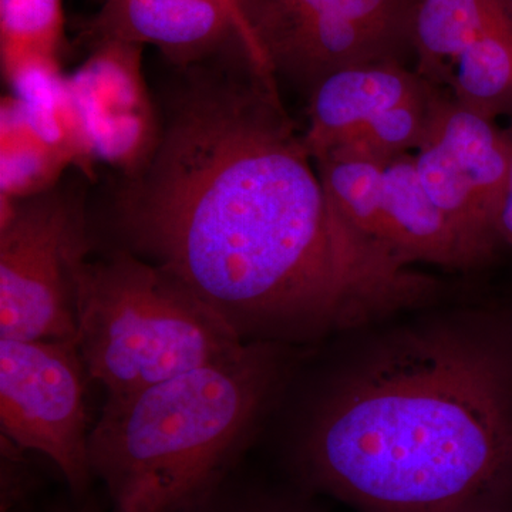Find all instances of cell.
<instances>
[{"mask_svg": "<svg viewBox=\"0 0 512 512\" xmlns=\"http://www.w3.org/2000/svg\"><path fill=\"white\" fill-rule=\"evenodd\" d=\"M116 205L124 249L190 289L242 342L309 348L423 308L436 278L330 198L278 80L251 63L192 79Z\"/></svg>", "mask_w": 512, "mask_h": 512, "instance_id": "1", "label": "cell"}, {"mask_svg": "<svg viewBox=\"0 0 512 512\" xmlns=\"http://www.w3.org/2000/svg\"><path fill=\"white\" fill-rule=\"evenodd\" d=\"M434 306L345 335L299 410L303 476L359 512L512 508V339Z\"/></svg>", "mask_w": 512, "mask_h": 512, "instance_id": "2", "label": "cell"}, {"mask_svg": "<svg viewBox=\"0 0 512 512\" xmlns=\"http://www.w3.org/2000/svg\"><path fill=\"white\" fill-rule=\"evenodd\" d=\"M311 350L247 342L218 362L106 397L90 463L111 512H195L210 503Z\"/></svg>", "mask_w": 512, "mask_h": 512, "instance_id": "3", "label": "cell"}, {"mask_svg": "<svg viewBox=\"0 0 512 512\" xmlns=\"http://www.w3.org/2000/svg\"><path fill=\"white\" fill-rule=\"evenodd\" d=\"M77 345L106 397L218 362L244 343L163 269L120 248L77 274Z\"/></svg>", "mask_w": 512, "mask_h": 512, "instance_id": "4", "label": "cell"}, {"mask_svg": "<svg viewBox=\"0 0 512 512\" xmlns=\"http://www.w3.org/2000/svg\"><path fill=\"white\" fill-rule=\"evenodd\" d=\"M0 339H77V274L90 251L82 207L49 190L2 208Z\"/></svg>", "mask_w": 512, "mask_h": 512, "instance_id": "5", "label": "cell"}, {"mask_svg": "<svg viewBox=\"0 0 512 512\" xmlns=\"http://www.w3.org/2000/svg\"><path fill=\"white\" fill-rule=\"evenodd\" d=\"M419 0H245L276 80L311 94L332 74L413 55Z\"/></svg>", "mask_w": 512, "mask_h": 512, "instance_id": "6", "label": "cell"}, {"mask_svg": "<svg viewBox=\"0 0 512 512\" xmlns=\"http://www.w3.org/2000/svg\"><path fill=\"white\" fill-rule=\"evenodd\" d=\"M446 93L406 63L332 74L309 94L303 144L313 161H387L419 150Z\"/></svg>", "mask_w": 512, "mask_h": 512, "instance_id": "7", "label": "cell"}, {"mask_svg": "<svg viewBox=\"0 0 512 512\" xmlns=\"http://www.w3.org/2000/svg\"><path fill=\"white\" fill-rule=\"evenodd\" d=\"M89 380L77 339H0V436L53 461L77 498L94 478Z\"/></svg>", "mask_w": 512, "mask_h": 512, "instance_id": "8", "label": "cell"}, {"mask_svg": "<svg viewBox=\"0 0 512 512\" xmlns=\"http://www.w3.org/2000/svg\"><path fill=\"white\" fill-rule=\"evenodd\" d=\"M414 161L430 200L484 264L501 242L498 217L511 165L507 130L446 94Z\"/></svg>", "mask_w": 512, "mask_h": 512, "instance_id": "9", "label": "cell"}, {"mask_svg": "<svg viewBox=\"0 0 512 512\" xmlns=\"http://www.w3.org/2000/svg\"><path fill=\"white\" fill-rule=\"evenodd\" d=\"M339 210L407 264L467 271L477 259L421 184L412 154L387 161H316Z\"/></svg>", "mask_w": 512, "mask_h": 512, "instance_id": "10", "label": "cell"}, {"mask_svg": "<svg viewBox=\"0 0 512 512\" xmlns=\"http://www.w3.org/2000/svg\"><path fill=\"white\" fill-rule=\"evenodd\" d=\"M416 72L468 110L512 116L510 0H419Z\"/></svg>", "mask_w": 512, "mask_h": 512, "instance_id": "11", "label": "cell"}, {"mask_svg": "<svg viewBox=\"0 0 512 512\" xmlns=\"http://www.w3.org/2000/svg\"><path fill=\"white\" fill-rule=\"evenodd\" d=\"M143 46L104 40L67 77L94 161L131 177L153 156L161 128L141 67Z\"/></svg>", "mask_w": 512, "mask_h": 512, "instance_id": "12", "label": "cell"}, {"mask_svg": "<svg viewBox=\"0 0 512 512\" xmlns=\"http://www.w3.org/2000/svg\"><path fill=\"white\" fill-rule=\"evenodd\" d=\"M90 35L97 43L154 45L180 64L198 62L231 45L258 69L247 37L220 0H107Z\"/></svg>", "mask_w": 512, "mask_h": 512, "instance_id": "13", "label": "cell"}, {"mask_svg": "<svg viewBox=\"0 0 512 512\" xmlns=\"http://www.w3.org/2000/svg\"><path fill=\"white\" fill-rule=\"evenodd\" d=\"M2 208L52 190L67 167L37 136L15 96L2 101Z\"/></svg>", "mask_w": 512, "mask_h": 512, "instance_id": "14", "label": "cell"}, {"mask_svg": "<svg viewBox=\"0 0 512 512\" xmlns=\"http://www.w3.org/2000/svg\"><path fill=\"white\" fill-rule=\"evenodd\" d=\"M63 33L62 0H0V56L5 80L25 64L59 62Z\"/></svg>", "mask_w": 512, "mask_h": 512, "instance_id": "15", "label": "cell"}, {"mask_svg": "<svg viewBox=\"0 0 512 512\" xmlns=\"http://www.w3.org/2000/svg\"><path fill=\"white\" fill-rule=\"evenodd\" d=\"M220 2L229 10V13L234 16L235 20L238 22L239 28L242 29L245 37H247L249 47H251L252 50V55H254L256 66H258L259 70H261L262 73H265L266 76L275 77L268 62H266L261 47H259L258 42H256L251 26H249L247 13H245V0H220Z\"/></svg>", "mask_w": 512, "mask_h": 512, "instance_id": "16", "label": "cell"}, {"mask_svg": "<svg viewBox=\"0 0 512 512\" xmlns=\"http://www.w3.org/2000/svg\"><path fill=\"white\" fill-rule=\"evenodd\" d=\"M510 119V126L505 128L511 144L510 175H508L503 207H501L500 217H498V234H500L501 242H505V244L510 245L512 248V116Z\"/></svg>", "mask_w": 512, "mask_h": 512, "instance_id": "17", "label": "cell"}, {"mask_svg": "<svg viewBox=\"0 0 512 512\" xmlns=\"http://www.w3.org/2000/svg\"><path fill=\"white\" fill-rule=\"evenodd\" d=\"M211 508L214 512H222V508L218 507L217 497L211 501ZM229 512H285L279 510L278 507H271V505H251V507L239 508V510Z\"/></svg>", "mask_w": 512, "mask_h": 512, "instance_id": "18", "label": "cell"}, {"mask_svg": "<svg viewBox=\"0 0 512 512\" xmlns=\"http://www.w3.org/2000/svg\"><path fill=\"white\" fill-rule=\"evenodd\" d=\"M8 512H26V511H20L18 510V507H15V508H12V510L8 511ZM76 512H93V511H90L89 508H82V510L80 511H76Z\"/></svg>", "mask_w": 512, "mask_h": 512, "instance_id": "19", "label": "cell"}, {"mask_svg": "<svg viewBox=\"0 0 512 512\" xmlns=\"http://www.w3.org/2000/svg\"><path fill=\"white\" fill-rule=\"evenodd\" d=\"M488 512H512V508H510V510H497V511H488Z\"/></svg>", "mask_w": 512, "mask_h": 512, "instance_id": "20", "label": "cell"}, {"mask_svg": "<svg viewBox=\"0 0 512 512\" xmlns=\"http://www.w3.org/2000/svg\"><path fill=\"white\" fill-rule=\"evenodd\" d=\"M510 3H511V8H512V0H510Z\"/></svg>", "mask_w": 512, "mask_h": 512, "instance_id": "21", "label": "cell"}]
</instances>
